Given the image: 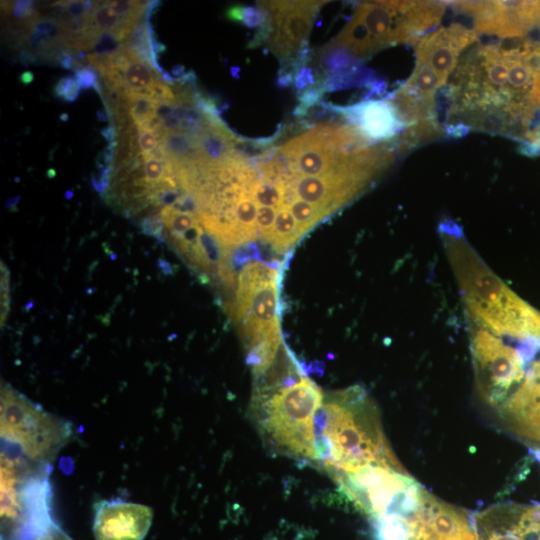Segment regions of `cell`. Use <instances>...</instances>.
Here are the masks:
<instances>
[{
    "instance_id": "obj_34",
    "label": "cell",
    "mask_w": 540,
    "mask_h": 540,
    "mask_svg": "<svg viewBox=\"0 0 540 540\" xmlns=\"http://www.w3.org/2000/svg\"><path fill=\"white\" fill-rule=\"evenodd\" d=\"M100 134L108 143L116 141L118 132L115 121H111L110 125L101 129Z\"/></svg>"
},
{
    "instance_id": "obj_31",
    "label": "cell",
    "mask_w": 540,
    "mask_h": 540,
    "mask_svg": "<svg viewBox=\"0 0 540 540\" xmlns=\"http://www.w3.org/2000/svg\"><path fill=\"white\" fill-rule=\"evenodd\" d=\"M315 83V76L310 67H301L295 74L293 84L298 92L307 90Z\"/></svg>"
},
{
    "instance_id": "obj_12",
    "label": "cell",
    "mask_w": 540,
    "mask_h": 540,
    "mask_svg": "<svg viewBox=\"0 0 540 540\" xmlns=\"http://www.w3.org/2000/svg\"><path fill=\"white\" fill-rule=\"evenodd\" d=\"M153 510L124 500H101L94 505L92 531L95 540H144Z\"/></svg>"
},
{
    "instance_id": "obj_35",
    "label": "cell",
    "mask_w": 540,
    "mask_h": 540,
    "mask_svg": "<svg viewBox=\"0 0 540 540\" xmlns=\"http://www.w3.org/2000/svg\"><path fill=\"white\" fill-rule=\"evenodd\" d=\"M19 81L23 85H29L34 81V73L30 70L23 71L19 76Z\"/></svg>"
},
{
    "instance_id": "obj_30",
    "label": "cell",
    "mask_w": 540,
    "mask_h": 540,
    "mask_svg": "<svg viewBox=\"0 0 540 540\" xmlns=\"http://www.w3.org/2000/svg\"><path fill=\"white\" fill-rule=\"evenodd\" d=\"M421 511V510H420ZM419 515V513H418ZM416 517L414 522V532L411 540H451L440 536L430 530L420 519Z\"/></svg>"
},
{
    "instance_id": "obj_28",
    "label": "cell",
    "mask_w": 540,
    "mask_h": 540,
    "mask_svg": "<svg viewBox=\"0 0 540 540\" xmlns=\"http://www.w3.org/2000/svg\"><path fill=\"white\" fill-rule=\"evenodd\" d=\"M113 173L114 165L97 163V171L91 175L93 188L99 193H104L109 186Z\"/></svg>"
},
{
    "instance_id": "obj_20",
    "label": "cell",
    "mask_w": 540,
    "mask_h": 540,
    "mask_svg": "<svg viewBox=\"0 0 540 540\" xmlns=\"http://www.w3.org/2000/svg\"><path fill=\"white\" fill-rule=\"evenodd\" d=\"M164 225L172 238H176L199 223L197 216L183 213L173 207L161 209Z\"/></svg>"
},
{
    "instance_id": "obj_3",
    "label": "cell",
    "mask_w": 540,
    "mask_h": 540,
    "mask_svg": "<svg viewBox=\"0 0 540 540\" xmlns=\"http://www.w3.org/2000/svg\"><path fill=\"white\" fill-rule=\"evenodd\" d=\"M316 426L319 465L330 475L370 465L403 468L385 437L375 403L359 385L324 397Z\"/></svg>"
},
{
    "instance_id": "obj_36",
    "label": "cell",
    "mask_w": 540,
    "mask_h": 540,
    "mask_svg": "<svg viewBox=\"0 0 540 540\" xmlns=\"http://www.w3.org/2000/svg\"><path fill=\"white\" fill-rule=\"evenodd\" d=\"M170 74L175 80L180 79L186 74L185 68L181 64H176L172 67Z\"/></svg>"
},
{
    "instance_id": "obj_41",
    "label": "cell",
    "mask_w": 540,
    "mask_h": 540,
    "mask_svg": "<svg viewBox=\"0 0 540 540\" xmlns=\"http://www.w3.org/2000/svg\"><path fill=\"white\" fill-rule=\"evenodd\" d=\"M72 196H73V192H72V191H67V192L65 193L66 199H70V198H72Z\"/></svg>"
},
{
    "instance_id": "obj_32",
    "label": "cell",
    "mask_w": 540,
    "mask_h": 540,
    "mask_svg": "<svg viewBox=\"0 0 540 540\" xmlns=\"http://www.w3.org/2000/svg\"><path fill=\"white\" fill-rule=\"evenodd\" d=\"M533 98L537 105L540 106V44L536 45L535 56V80L533 86Z\"/></svg>"
},
{
    "instance_id": "obj_25",
    "label": "cell",
    "mask_w": 540,
    "mask_h": 540,
    "mask_svg": "<svg viewBox=\"0 0 540 540\" xmlns=\"http://www.w3.org/2000/svg\"><path fill=\"white\" fill-rule=\"evenodd\" d=\"M137 130V145L140 154L152 153L160 143L161 136L159 132L148 128L138 127Z\"/></svg>"
},
{
    "instance_id": "obj_42",
    "label": "cell",
    "mask_w": 540,
    "mask_h": 540,
    "mask_svg": "<svg viewBox=\"0 0 540 540\" xmlns=\"http://www.w3.org/2000/svg\"><path fill=\"white\" fill-rule=\"evenodd\" d=\"M60 118L64 119V120H67L68 119V114L63 113V114H61Z\"/></svg>"
},
{
    "instance_id": "obj_14",
    "label": "cell",
    "mask_w": 540,
    "mask_h": 540,
    "mask_svg": "<svg viewBox=\"0 0 540 540\" xmlns=\"http://www.w3.org/2000/svg\"><path fill=\"white\" fill-rule=\"evenodd\" d=\"M324 106L344 116L365 137L376 142H389L397 135L399 138L403 131V125L389 100H366L349 107Z\"/></svg>"
},
{
    "instance_id": "obj_2",
    "label": "cell",
    "mask_w": 540,
    "mask_h": 540,
    "mask_svg": "<svg viewBox=\"0 0 540 540\" xmlns=\"http://www.w3.org/2000/svg\"><path fill=\"white\" fill-rule=\"evenodd\" d=\"M477 36L474 29L452 23L428 32L416 43L413 72L389 99L403 125L399 150L407 151L443 132L436 114V94L447 85Z\"/></svg>"
},
{
    "instance_id": "obj_17",
    "label": "cell",
    "mask_w": 540,
    "mask_h": 540,
    "mask_svg": "<svg viewBox=\"0 0 540 540\" xmlns=\"http://www.w3.org/2000/svg\"><path fill=\"white\" fill-rule=\"evenodd\" d=\"M415 519L388 515L372 520L375 540H411Z\"/></svg>"
},
{
    "instance_id": "obj_21",
    "label": "cell",
    "mask_w": 540,
    "mask_h": 540,
    "mask_svg": "<svg viewBox=\"0 0 540 540\" xmlns=\"http://www.w3.org/2000/svg\"><path fill=\"white\" fill-rule=\"evenodd\" d=\"M355 60L348 52L341 48L328 45L321 57L323 69L328 73H335L345 69Z\"/></svg>"
},
{
    "instance_id": "obj_26",
    "label": "cell",
    "mask_w": 540,
    "mask_h": 540,
    "mask_svg": "<svg viewBox=\"0 0 540 540\" xmlns=\"http://www.w3.org/2000/svg\"><path fill=\"white\" fill-rule=\"evenodd\" d=\"M10 12L15 20L25 21L27 26L37 19L33 1H14L13 4H11Z\"/></svg>"
},
{
    "instance_id": "obj_4",
    "label": "cell",
    "mask_w": 540,
    "mask_h": 540,
    "mask_svg": "<svg viewBox=\"0 0 540 540\" xmlns=\"http://www.w3.org/2000/svg\"><path fill=\"white\" fill-rule=\"evenodd\" d=\"M324 397L300 365L257 382L251 409L263 441L279 454L319 464L316 421Z\"/></svg>"
},
{
    "instance_id": "obj_19",
    "label": "cell",
    "mask_w": 540,
    "mask_h": 540,
    "mask_svg": "<svg viewBox=\"0 0 540 540\" xmlns=\"http://www.w3.org/2000/svg\"><path fill=\"white\" fill-rule=\"evenodd\" d=\"M301 236L317 225L327 215L312 204L296 198L289 206Z\"/></svg>"
},
{
    "instance_id": "obj_27",
    "label": "cell",
    "mask_w": 540,
    "mask_h": 540,
    "mask_svg": "<svg viewBox=\"0 0 540 540\" xmlns=\"http://www.w3.org/2000/svg\"><path fill=\"white\" fill-rule=\"evenodd\" d=\"M98 71L93 67H85L77 72L75 76L77 77L82 89L93 88L100 96L103 97V90L99 81Z\"/></svg>"
},
{
    "instance_id": "obj_29",
    "label": "cell",
    "mask_w": 540,
    "mask_h": 540,
    "mask_svg": "<svg viewBox=\"0 0 540 540\" xmlns=\"http://www.w3.org/2000/svg\"><path fill=\"white\" fill-rule=\"evenodd\" d=\"M9 271L1 262V324L3 325L10 307Z\"/></svg>"
},
{
    "instance_id": "obj_9",
    "label": "cell",
    "mask_w": 540,
    "mask_h": 540,
    "mask_svg": "<svg viewBox=\"0 0 540 540\" xmlns=\"http://www.w3.org/2000/svg\"><path fill=\"white\" fill-rule=\"evenodd\" d=\"M278 266L248 262L240 271L232 316L240 324L247 350L269 340H281Z\"/></svg>"
},
{
    "instance_id": "obj_16",
    "label": "cell",
    "mask_w": 540,
    "mask_h": 540,
    "mask_svg": "<svg viewBox=\"0 0 540 540\" xmlns=\"http://www.w3.org/2000/svg\"><path fill=\"white\" fill-rule=\"evenodd\" d=\"M302 236L289 208L282 207L276 212L275 222L268 243L279 253L286 252Z\"/></svg>"
},
{
    "instance_id": "obj_18",
    "label": "cell",
    "mask_w": 540,
    "mask_h": 540,
    "mask_svg": "<svg viewBox=\"0 0 540 540\" xmlns=\"http://www.w3.org/2000/svg\"><path fill=\"white\" fill-rule=\"evenodd\" d=\"M129 100V115L136 127H141L155 117L157 101L148 94L125 91Z\"/></svg>"
},
{
    "instance_id": "obj_5",
    "label": "cell",
    "mask_w": 540,
    "mask_h": 540,
    "mask_svg": "<svg viewBox=\"0 0 540 540\" xmlns=\"http://www.w3.org/2000/svg\"><path fill=\"white\" fill-rule=\"evenodd\" d=\"M445 7L439 1L362 2L330 45L357 58L394 44L417 43L438 25Z\"/></svg>"
},
{
    "instance_id": "obj_22",
    "label": "cell",
    "mask_w": 540,
    "mask_h": 540,
    "mask_svg": "<svg viewBox=\"0 0 540 540\" xmlns=\"http://www.w3.org/2000/svg\"><path fill=\"white\" fill-rule=\"evenodd\" d=\"M82 87L75 75L61 78L54 87V95L66 102L77 100Z\"/></svg>"
},
{
    "instance_id": "obj_8",
    "label": "cell",
    "mask_w": 540,
    "mask_h": 540,
    "mask_svg": "<svg viewBox=\"0 0 540 540\" xmlns=\"http://www.w3.org/2000/svg\"><path fill=\"white\" fill-rule=\"evenodd\" d=\"M331 476L342 494L371 521L388 515L415 519L429 495L404 468L370 465Z\"/></svg>"
},
{
    "instance_id": "obj_7",
    "label": "cell",
    "mask_w": 540,
    "mask_h": 540,
    "mask_svg": "<svg viewBox=\"0 0 540 540\" xmlns=\"http://www.w3.org/2000/svg\"><path fill=\"white\" fill-rule=\"evenodd\" d=\"M0 434L2 443L23 457L50 465L74 437L67 420L45 411L15 390L1 384Z\"/></svg>"
},
{
    "instance_id": "obj_24",
    "label": "cell",
    "mask_w": 540,
    "mask_h": 540,
    "mask_svg": "<svg viewBox=\"0 0 540 540\" xmlns=\"http://www.w3.org/2000/svg\"><path fill=\"white\" fill-rule=\"evenodd\" d=\"M164 227L165 225L161 210L159 212H151L140 222L142 233L157 239H162Z\"/></svg>"
},
{
    "instance_id": "obj_38",
    "label": "cell",
    "mask_w": 540,
    "mask_h": 540,
    "mask_svg": "<svg viewBox=\"0 0 540 540\" xmlns=\"http://www.w3.org/2000/svg\"><path fill=\"white\" fill-rule=\"evenodd\" d=\"M20 199H21L20 195L7 199L6 202H5V208L6 209H12L13 207H15L18 204Z\"/></svg>"
},
{
    "instance_id": "obj_40",
    "label": "cell",
    "mask_w": 540,
    "mask_h": 540,
    "mask_svg": "<svg viewBox=\"0 0 540 540\" xmlns=\"http://www.w3.org/2000/svg\"><path fill=\"white\" fill-rule=\"evenodd\" d=\"M48 176L51 178V177H54L55 176V170L54 169H49L48 170Z\"/></svg>"
},
{
    "instance_id": "obj_33",
    "label": "cell",
    "mask_w": 540,
    "mask_h": 540,
    "mask_svg": "<svg viewBox=\"0 0 540 540\" xmlns=\"http://www.w3.org/2000/svg\"><path fill=\"white\" fill-rule=\"evenodd\" d=\"M33 540H74L69 535H67L60 527L57 525L50 528L48 531L42 535L34 538Z\"/></svg>"
},
{
    "instance_id": "obj_10",
    "label": "cell",
    "mask_w": 540,
    "mask_h": 540,
    "mask_svg": "<svg viewBox=\"0 0 540 540\" xmlns=\"http://www.w3.org/2000/svg\"><path fill=\"white\" fill-rule=\"evenodd\" d=\"M324 2H262L268 20L256 35L258 42L270 38V49L283 61L293 59L294 74L299 70L298 56L308 45L307 37L319 7ZM295 76V75H294Z\"/></svg>"
},
{
    "instance_id": "obj_37",
    "label": "cell",
    "mask_w": 540,
    "mask_h": 540,
    "mask_svg": "<svg viewBox=\"0 0 540 540\" xmlns=\"http://www.w3.org/2000/svg\"><path fill=\"white\" fill-rule=\"evenodd\" d=\"M158 267L163 271L165 275L172 273L171 265L165 260H159Z\"/></svg>"
},
{
    "instance_id": "obj_11",
    "label": "cell",
    "mask_w": 540,
    "mask_h": 540,
    "mask_svg": "<svg viewBox=\"0 0 540 540\" xmlns=\"http://www.w3.org/2000/svg\"><path fill=\"white\" fill-rule=\"evenodd\" d=\"M452 6L473 19L478 33L523 37L540 27V1H455Z\"/></svg>"
},
{
    "instance_id": "obj_6",
    "label": "cell",
    "mask_w": 540,
    "mask_h": 540,
    "mask_svg": "<svg viewBox=\"0 0 540 540\" xmlns=\"http://www.w3.org/2000/svg\"><path fill=\"white\" fill-rule=\"evenodd\" d=\"M50 466L1 449V540H33L56 525L51 515Z\"/></svg>"
},
{
    "instance_id": "obj_23",
    "label": "cell",
    "mask_w": 540,
    "mask_h": 540,
    "mask_svg": "<svg viewBox=\"0 0 540 540\" xmlns=\"http://www.w3.org/2000/svg\"><path fill=\"white\" fill-rule=\"evenodd\" d=\"M268 20V11L261 4L242 6L241 21L247 28H262Z\"/></svg>"
},
{
    "instance_id": "obj_1",
    "label": "cell",
    "mask_w": 540,
    "mask_h": 540,
    "mask_svg": "<svg viewBox=\"0 0 540 540\" xmlns=\"http://www.w3.org/2000/svg\"><path fill=\"white\" fill-rule=\"evenodd\" d=\"M535 56L536 45L529 42L471 46L447 83L448 128L527 139L537 108Z\"/></svg>"
},
{
    "instance_id": "obj_13",
    "label": "cell",
    "mask_w": 540,
    "mask_h": 540,
    "mask_svg": "<svg viewBox=\"0 0 540 540\" xmlns=\"http://www.w3.org/2000/svg\"><path fill=\"white\" fill-rule=\"evenodd\" d=\"M495 415L516 435L540 443V359L526 369L519 386Z\"/></svg>"
},
{
    "instance_id": "obj_15",
    "label": "cell",
    "mask_w": 540,
    "mask_h": 540,
    "mask_svg": "<svg viewBox=\"0 0 540 540\" xmlns=\"http://www.w3.org/2000/svg\"><path fill=\"white\" fill-rule=\"evenodd\" d=\"M113 68L118 71L121 85L128 92L149 95L154 86L162 81L161 75L156 70L137 59L128 50L122 62Z\"/></svg>"
},
{
    "instance_id": "obj_39",
    "label": "cell",
    "mask_w": 540,
    "mask_h": 540,
    "mask_svg": "<svg viewBox=\"0 0 540 540\" xmlns=\"http://www.w3.org/2000/svg\"><path fill=\"white\" fill-rule=\"evenodd\" d=\"M96 116H97L98 121L100 122H106L107 120H109L107 113H104L103 111H100V110L96 112Z\"/></svg>"
}]
</instances>
